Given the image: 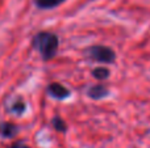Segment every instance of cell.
Returning <instances> with one entry per match:
<instances>
[{
    "label": "cell",
    "instance_id": "1",
    "mask_svg": "<svg viewBox=\"0 0 150 148\" xmlns=\"http://www.w3.org/2000/svg\"><path fill=\"white\" fill-rule=\"evenodd\" d=\"M32 47L41 55L42 60H50L57 55L59 38L52 31H38L32 38Z\"/></svg>",
    "mask_w": 150,
    "mask_h": 148
},
{
    "label": "cell",
    "instance_id": "2",
    "mask_svg": "<svg viewBox=\"0 0 150 148\" xmlns=\"http://www.w3.org/2000/svg\"><path fill=\"white\" fill-rule=\"evenodd\" d=\"M86 55L91 60H95L99 63H107L111 64L116 60V52L108 46L104 45H92L86 50Z\"/></svg>",
    "mask_w": 150,
    "mask_h": 148
},
{
    "label": "cell",
    "instance_id": "3",
    "mask_svg": "<svg viewBox=\"0 0 150 148\" xmlns=\"http://www.w3.org/2000/svg\"><path fill=\"white\" fill-rule=\"evenodd\" d=\"M46 92L50 97L55 100H67L69 97L71 96V92L69 88H66L65 85H62L61 83H50L46 88Z\"/></svg>",
    "mask_w": 150,
    "mask_h": 148
},
{
    "label": "cell",
    "instance_id": "4",
    "mask_svg": "<svg viewBox=\"0 0 150 148\" xmlns=\"http://www.w3.org/2000/svg\"><path fill=\"white\" fill-rule=\"evenodd\" d=\"M87 96L92 100H101L109 96V89L103 84H95L91 85L87 91Z\"/></svg>",
    "mask_w": 150,
    "mask_h": 148
},
{
    "label": "cell",
    "instance_id": "5",
    "mask_svg": "<svg viewBox=\"0 0 150 148\" xmlns=\"http://www.w3.org/2000/svg\"><path fill=\"white\" fill-rule=\"evenodd\" d=\"M18 127L12 122H0V136L4 139H12L17 135Z\"/></svg>",
    "mask_w": 150,
    "mask_h": 148
},
{
    "label": "cell",
    "instance_id": "6",
    "mask_svg": "<svg viewBox=\"0 0 150 148\" xmlns=\"http://www.w3.org/2000/svg\"><path fill=\"white\" fill-rule=\"evenodd\" d=\"M33 1L38 9H53L65 3L66 0H33Z\"/></svg>",
    "mask_w": 150,
    "mask_h": 148
},
{
    "label": "cell",
    "instance_id": "7",
    "mask_svg": "<svg viewBox=\"0 0 150 148\" xmlns=\"http://www.w3.org/2000/svg\"><path fill=\"white\" fill-rule=\"evenodd\" d=\"M25 112H26V104L21 97L16 98L9 106V113H13L16 115H23Z\"/></svg>",
    "mask_w": 150,
    "mask_h": 148
},
{
    "label": "cell",
    "instance_id": "8",
    "mask_svg": "<svg viewBox=\"0 0 150 148\" xmlns=\"http://www.w3.org/2000/svg\"><path fill=\"white\" fill-rule=\"evenodd\" d=\"M52 126L55 131H58V133L65 134L66 131H67V123H66L65 119L61 118L59 115H54V117L52 118Z\"/></svg>",
    "mask_w": 150,
    "mask_h": 148
},
{
    "label": "cell",
    "instance_id": "9",
    "mask_svg": "<svg viewBox=\"0 0 150 148\" xmlns=\"http://www.w3.org/2000/svg\"><path fill=\"white\" fill-rule=\"evenodd\" d=\"M92 76L96 79V80H100V81H103V80H107V79L111 76V71L108 70L107 67H96V68H93L92 70Z\"/></svg>",
    "mask_w": 150,
    "mask_h": 148
},
{
    "label": "cell",
    "instance_id": "10",
    "mask_svg": "<svg viewBox=\"0 0 150 148\" xmlns=\"http://www.w3.org/2000/svg\"><path fill=\"white\" fill-rule=\"evenodd\" d=\"M11 148H32V147H30V146H28L26 143H24V142L17 140V142H15V143H12Z\"/></svg>",
    "mask_w": 150,
    "mask_h": 148
},
{
    "label": "cell",
    "instance_id": "11",
    "mask_svg": "<svg viewBox=\"0 0 150 148\" xmlns=\"http://www.w3.org/2000/svg\"><path fill=\"white\" fill-rule=\"evenodd\" d=\"M92 1H93V0H92Z\"/></svg>",
    "mask_w": 150,
    "mask_h": 148
}]
</instances>
